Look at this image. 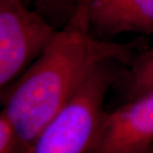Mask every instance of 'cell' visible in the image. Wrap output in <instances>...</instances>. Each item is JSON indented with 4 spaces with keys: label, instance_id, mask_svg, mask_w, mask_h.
<instances>
[{
    "label": "cell",
    "instance_id": "cell-1",
    "mask_svg": "<svg viewBox=\"0 0 153 153\" xmlns=\"http://www.w3.org/2000/svg\"><path fill=\"white\" fill-rule=\"evenodd\" d=\"M90 6H84L25 72L1 90L2 109L23 140L26 153L97 64L116 59L128 65L148 47L142 39L115 43L96 38L90 30Z\"/></svg>",
    "mask_w": 153,
    "mask_h": 153
},
{
    "label": "cell",
    "instance_id": "cell-2",
    "mask_svg": "<svg viewBox=\"0 0 153 153\" xmlns=\"http://www.w3.org/2000/svg\"><path fill=\"white\" fill-rule=\"evenodd\" d=\"M125 64L106 59L39 133L28 153H87L105 113L103 103Z\"/></svg>",
    "mask_w": 153,
    "mask_h": 153
},
{
    "label": "cell",
    "instance_id": "cell-3",
    "mask_svg": "<svg viewBox=\"0 0 153 153\" xmlns=\"http://www.w3.org/2000/svg\"><path fill=\"white\" fill-rule=\"evenodd\" d=\"M58 33L20 0H0V88L24 73Z\"/></svg>",
    "mask_w": 153,
    "mask_h": 153
},
{
    "label": "cell",
    "instance_id": "cell-4",
    "mask_svg": "<svg viewBox=\"0 0 153 153\" xmlns=\"http://www.w3.org/2000/svg\"><path fill=\"white\" fill-rule=\"evenodd\" d=\"M153 147V93L105 111L87 153H142Z\"/></svg>",
    "mask_w": 153,
    "mask_h": 153
},
{
    "label": "cell",
    "instance_id": "cell-5",
    "mask_svg": "<svg viewBox=\"0 0 153 153\" xmlns=\"http://www.w3.org/2000/svg\"><path fill=\"white\" fill-rule=\"evenodd\" d=\"M89 17L92 33L103 40L126 33L153 35V0H93Z\"/></svg>",
    "mask_w": 153,
    "mask_h": 153
},
{
    "label": "cell",
    "instance_id": "cell-6",
    "mask_svg": "<svg viewBox=\"0 0 153 153\" xmlns=\"http://www.w3.org/2000/svg\"><path fill=\"white\" fill-rule=\"evenodd\" d=\"M112 89L123 103L153 93V48H143L130 64L122 67Z\"/></svg>",
    "mask_w": 153,
    "mask_h": 153
},
{
    "label": "cell",
    "instance_id": "cell-7",
    "mask_svg": "<svg viewBox=\"0 0 153 153\" xmlns=\"http://www.w3.org/2000/svg\"><path fill=\"white\" fill-rule=\"evenodd\" d=\"M93 0H33V9L56 30L64 29Z\"/></svg>",
    "mask_w": 153,
    "mask_h": 153
},
{
    "label": "cell",
    "instance_id": "cell-8",
    "mask_svg": "<svg viewBox=\"0 0 153 153\" xmlns=\"http://www.w3.org/2000/svg\"><path fill=\"white\" fill-rule=\"evenodd\" d=\"M0 153H26L24 142L7 113H0Z\"/></svg>",
    "mask_w": 153,
    "mask_h": 153
},
{
    "label": "cell",
    "instance_id": "cell-9",
    "mask_svg": "<svg viewBox=\"0 0 153 153\" xmlns=\"http://www.w3.org/2000/svg\"><path fill=\"white\" fill-rule=\"evenodd\" d=\"M21 2H23L25 5H27V6H30V4L32 3V1H33V0H20Z\"/></svg>",
    "mask_w": 153,
    "mask_h": 153
},
{
    "label": "cell",
    "instance_id": "cell-10",
    "mask_svg": "<svg viewBox=\"0 0 153 153\" xmlns=\"http://www.w3.org/2000/svg\"><path fill=\"white\" fill-rule=\"evenodd\" d=\"M142 153H153V147H152V148H150V149H149V150H146V151L142 152Z\"/></svg>",
    "mask_w": 153,
    "mask_h": 153
}]
</instances>
